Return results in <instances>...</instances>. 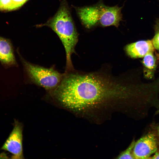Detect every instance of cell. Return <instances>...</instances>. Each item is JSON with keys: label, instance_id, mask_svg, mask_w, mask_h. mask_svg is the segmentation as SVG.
<instances>
[{"label": "cell", "instance_id": "obj_16", "mask_svg": "<svg viewBox=\"0 0 159 159\" xmlns=\"http://www.w3.org/2000/svg\"><path fill=\"white\" fill-rule=\"evenodd\" d=\"M158 136L159 140V127L158 129Z\"/></svg>", "mask_w": 159, "mask_h": 159}, {"label": "cell", "instance_id": "obj_6", "mask_svg": "<svg viewBox=\"0 0 159 159\" xmlns=\"http://www.w3.org/2000/svg\"><path fill=\"white\" fill-rule=\"evenodd\" d=\"M157 150V143L155 136L153 134L149 133L135 142L132 154L134 159L150 158Z\"/></svg>", "mask_w": 159, "mask_h": 159}, {"label": "cell", "instance_id": "obj_12", "mask_svg": "<svg viewBox=\"0 0 159 159\" xmlns=\"http://www.w3.org/2000/svg\"><path fill=\"white\" fill-rule=\"evenodd\" d=\"M0 11H12L11 0H0Z\"/></svg>", "mask_w": 159, "mask_h": 159}, {"label": "cell", "instance_id": "obj_3", "mask_svg": "<svg viewBox=\"0 0 159 159\" xmlns=\"http://www.w3.org/2000/svg\"><path fill=\"white\" fill-rule=\"evenodd\" d=\"M123 7L106 6L100 0L93 5L74 8L82 24L89 30L98 27H118L122 18Z\"/></svg>", "mask_w": 159, "mask_h": 159}, {"label": "cell", "instance_id": "obj_7", "mask_svg": "<svg viewBox=\"0 0 159 159\" xmlns=\"http://www.w3.org/2000/svg\"><path fill=\"white\" fill-rule=\"evenodd\" d=\"M155 49L152 40L138 41L127 44L125 48L127 54L133 58H143L148 54L154 52Z\"/></svg>", "mask_w": 159, "mask_h": 159}, {"label": "cell", "instance_id": "obj_15", "mask_svg": "<svg viewBox=\"0 0 159 159\" xmlns=\"http://www.w3.org/2000/svg\"><path fill=\"white\" fill-rule=\"evenodd\" d=\"M4 157H5L6 158H7L6 157L7 156H6L5 154H3L1 155L0 154V158H5Z\"/></svg>", "mask_w": 159, "mask_h": 159}, {"label": "cell", "instance_id": "obj_10", "mask_svg": "<svg viewBox=\"0 0 159 159\" xmlns=\"http://www.w3.org/2000/svg\"><path fill=\"white\" fill-rule=\"evenodd\" d=\"M135 142L133 140L126 150L121 153L118 156L117 159H134L132 154L133 149Z\"/></svg>", "mask_w": 159, "mask_h": 159}, {"label": "cell", "instance_id": "obj_14", "mask_svg": "<svg viewBox=\"0 0 159 159\" xmlns=\"http://www.w3.org/2000/svg\"><path fill=\"white\" fill-rule=\"evenodd\" d=\"M152 158L159 159V152H156L155 155L152 156Z\"/></svg>", "mask_w": 159, "mask_h": 159}, {"label": "cell", "instance_id": "obj_2", "mask_svg": "<svg viewBox=\"0 0 159 159\" xmlns=\"http://www.w3.org/2000/svg\"><path fill=\"white\" fill-rule=\"evenodd\" d=\"M43 26L50 27L58 36L66 52L67 69L69 71L73 70L71 56L75 53L79 34L65 0L61 2L55 14L42 25Z\"/></svg>", "mask_w": 159, "mask_h": 159}, {"label": "cell", "instance_id": "obj_9", "mask_svg": "<svg viewBox=\"0 0 159 159\" xmlns=\"http://www.w3.org/2000/svg\"><path fill=\"white\" fill-rule=\"evenodd\" d=\"M154 53L150 52L143 58L144 75L147 79H151L153 78L157 67L156 57Z\"/></svg>", "mask_w": 159, "mask_h": 159}, {"label": "cell", "instance_id": "obj_8", "mask_svg": "<svg viewBox=\"0 0 159 159\" xmlns=\"http://www.w3.org/2000/svg\"><path fill=\"white\" fill-rule=\"evenodd\" d=\"M0 62L6 66L16 64L12 44L8 39L0 37Z\"/></svg>", "mask_w": 159, "mask_h": 159}, {"label": "cell", "instance_id": "obj_5", "mask_svg": "<svg viewBox=\"0 0 159 159\" xmlns=\"http://www.w3.org/2000/svg\"><path fill=\"white\" fill-rule=\"evenodd\" d=\"M22 137V126L19 123L16 121L12 131L1 149L12 154L11 158H23Z\"/></svg>", "mask_w": 159, "mask_h": 159}, {"label": "cell", "instance_id": "obj_11", "mask_svg": "<svg viewBox=\"0 0 159 159\" xmlns=\"http://www.w3.org/2000/svg\"><path fill=\"white\" fill-rule=\"evenodd\" d=\"M154 28V35L152 41L155 49L159 50V19L156 20Z\"/></svg>", "mask_w": 159, "mask_h": 159}, {"label": "cell", "instance_id": "obj_13", "mask_svg": "<svg viewBox=\"0 0 159 159\" xmlns=\"http://www.w3.org/2000/svg\"><path fill=\"white\" fill-rule=\"evenodd\" d=\"M28 0H11L12 10H14L20 8Z\"/></svg>", "mask_w": 159, "mask_h": 159}, {"label": "cell", "instance_id": "obj_1", "mask_svg": "<svg viewBox=\"0 0 159 159\" xmlns=\"http://www.w3.org/2000/svg\"><path fill=\"white\" fill-rule=\"evenodd\" d=\"M134 89L133 82L127 75H115L102 69L67 73L59 85V96L65 107L79 111L105 101L128 98Z\"/></svg>", "mask_w": 159, "mask_h": 159}, {"label": "cell", "instance_id": "obj_17", "mask_svg": "<svg viewBox=\"0 0 159 159\" xmlns=\"http://www.w3.org/2000/svg\"></svg>", "mask_w": 159, "mask_h": 159}, {"label": "cell", "instance_id": "obj_4", "mask_svg": "<svg viewBox=\"0 0 159 159\" xmlns=\"http://www.w3.org/2000/svg\"><path fill=\"white\" fill-rule=\"evenodd\" d=\"M22 60L31 80L46 89H55L60 83L64 75L52 68H45L33 64L22 59Z\"/></svg>", "mask_w": 159, "mask_h": 159}]
</instances>
